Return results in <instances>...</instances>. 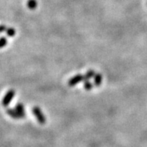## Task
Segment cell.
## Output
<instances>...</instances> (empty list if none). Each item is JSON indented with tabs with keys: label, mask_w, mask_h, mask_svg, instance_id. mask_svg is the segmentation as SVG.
<instances>
[{
	"label": "cell",
	"mask_w": 147,
	"mask_h": 147,
	"mask_svg": "<svg viewBox=\"0 0 147 147\" xmlns=\"http://www.w3.org/2000/svg\"><path fill=\"white\" fill-rule=\"evenodd\" d=\"M32 114L34 115L37 120L40 123L41 125H44L45 123H47V117L46 116L43 114L40 108L37 106H34L32 108Z\"/></svg>",
	"instance_id": "1"
},
{
	"label": "cell",
	"mask_w": 147,
	"mask_h": 147,
	"mask_svg": "<svg viewBox=\"0 0 147 147\" xmlns=\"http://www.w3.org/2000/svg\"><path fill=\"white\" fill-rule=\"evenodd\" d=\"M15 91L13 90H9L6 93L5 96L3 97V99L2 100V105L3 107H7L12 101L13 98L15 96Z\"/></svg>",
	"instance_id": "2"
},
{
	"label": "cell",
	"mask_w": 147,
	"mask_h": 147,
	"mask_svg": "<svg viewBox=\"0 0 147 147\" xmlns=\"http://www.w3.org/2000/svg\"><path fill=\"white\" fill-rule=\"evenodd\" d=\"M82 81H84V76L83 75H81V74H78V75H76L75 76L72 77V78L68 81V86L69 87H74V86L77 85L78 84H79Z\"/></svg>",
	"instance_id": "3"
},
{
	"label": "cell",
	"mask_w": 147,
	"mask_h": 147,
	"mask_svg": "<svg viewBox=\"0 0 147 147\" xmlns=\"http://www.w3.org/2000/svg\"><path fill=\"white\" fill-rule=\"evenodd\" d=\"M14 109L15 111H17L20 115L22 119H23V118L26 117L25 108H24V106H23V105H22V103H17V104L16 105V106H15Z\"/></svg>",
	"instance_id": "4"
},
{
	"label": "cell",
	"mask_w": 147,
	"mask_h": 147,
	"mask_svg": "<svg viewBox=\"0 0 147 147\" xmlns=\"http://www.w3.org/2000/svg\"><path fill=\"white\" fill-rule=\"evenodd\" d=\"M6 113H7L8 115L12 117L13 119H22V117H20V115L17 113L15 109H11V108H7L6 109Z\"/></svg>",
	"instance_id": "5"
},
{
	"label": "cell",
	"mask_w": 147,
	"mask_h": 147,
	"mask_svg": "<svg viewBox=\"0 0 147 147\" xmlns=\"http://www.w3.org/2000/svg\"><path fill=\"white\" fill-rule=\"evenodd\" d=\"M94 78V86L96 87H99V86L102 84V74L100 73H97L95 75V76L93 77Z\"/></svg>",
	"instance_id": "6"
},
{
	"label": "cell",
	"mask_w": 147,
	"mask_h": 147,
	"mask_svg": "<svg viewBox=\"0 0 147 147\" xmlns=\"http://www.w3.org/2000/svg\"><path fill=\"white\" fill-rule=\"evenodd\" d=\"M95 71L93 70V69H90V70H88L87 73H86V74L84 75V81H89L90 78H92L93 77L95 76Z\"/></svg>",
	"instance_id": "7"
},
{
	"label": "cell",
	"mask_w": 147,
	"mask_h": 147,
	"mask_svg": "<svg viewBox=\"0 0 147 147\" xmlns=\"http://www.w3.org/2000/svg\"><path fill=\"white\" fill-rule=\"evenodd\" d=\"M27 6L30 10H34L37 6V2L36 0H28Z\"/></svg>",
	"instance_id": "8"
},
{
	"label": "cell",
	"mask_w": 147,
	"mask_h": 147,
	"mask_svg": "<svg viewBox=\"0 0 147 147\" xmlns=\"http://www.w3.org/2000/svg\"><path fill=\"white\" fill-rule=\"evenodd\" d=\"M93 85L91 83V82H90V81H84V88L86 90H91L93 88Z\"/></svg>",
	"instance_id": "9"
},
{
	"label": "cell",
	"mask_w": 147,
	"mask_h": 147,
	"mask_svg": "<svg viewBox=\"0 0 147 147\" xmlns=\"http://www.w3.org/2000/svg\"><path fill=\"white\" fill-rule=\"evenodd\" d=\"M6 34L8 37H13L16 34V30L13 28H7L6 30Z\"/></svg>",
	"instance_id": "10"
},
{
	"label": "cell",
	"mask_w": 147,
	"mask_h": 147,
	"mask_svg": "<svg viewBox=\"0 0 147 147\" xmlns=\"http://www.w3.org/2000/svg\"><path fill=\"white\" fill-rule=\"evenodd\" d=\"M7 38L5 37H2L0 38V49L3 48L7 45Z\"/></svg>",
	"instance_id": "11"
},
{
	"label": "cell",
	"mask_w": 147,
	"mask_h": 147,
	"mask_svg": "<svg viewBox=\"0 0 147 147\" xmlns=\"http://www.w3.org/2000/svg\"><path fill=\"white\" fill-rule=\"evenodd\" d=\"M6 30H7V27L5 25H0V33L6 32Z\"/></svg>",
	"instance_id": "12"
}]
</instances>
